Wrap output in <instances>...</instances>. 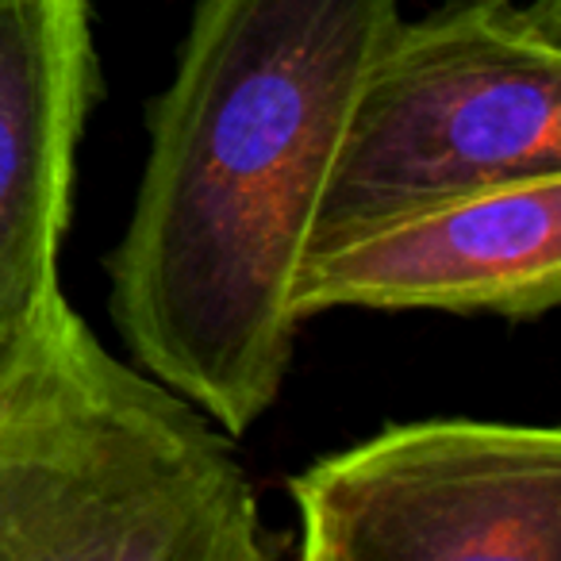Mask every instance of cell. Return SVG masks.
<instances>
[{"instance_id": "obj_6", "label": "cell", "mask_w": 561, "mask_h": 561, "mask_svg": "<svg viewBox=\"0 0 561 561\" xmlns=\"http://www.w3.org/2000/svg\"><path fill=\"white\" fill-rule=\"evenodd\" d=\"M93 96L89 0H0V389L66 305L58 247Z\"/></svg>"}, {"instance_id": "obj_5", "label": "cell", "mask_w": 561, "mask_h": 561, "mask_svg": "<svg viewBox=\"0 0 561 561\" xmlns=\"http://www.w3.org/2000/svg\"><path fill=\"white\" fill-rule=\"evenodd\" d=\"M561 300V173L443 196L308 250L297 320L331 308H443L535 320Z\"/></svg>"}, {"instance_id": "obj_4", "label": "cell", "mask_w": 561, "mask_h": 561, "mask_svg": "<svg viewBox=\"0 0 561 561\" xmlns=\"http://www.w3.org/2000/svg\"><path fill=\"white\" fill-rule=\"evenodd\" d=\"M305 561H558L561 435L431 420L293 477Z\"/></svg>"}, {"instance_id": "obj_1", "label": "cell", "mask_w": 561, "mask_h": 561, "mask_svg": "<svg viewBox=\"0 0 561 561\" xmlns=\"http://www.w3.org/2000/svg\"><path fill=\"white\" fill-rule=\"evenodd\" d=\"M397 20L400 0H196L150 104L112 316L135 358L231 435L285 381L323 185Z\"/></svg>"}, {"instance_id": "obj_3", "label": "cell", "mask_w": 561, "mask_h": 561, "mask_svg": "<svg viewBox=\"0 0 561 561\" xmlns=\"http://www.w3.org/2000/svg\"><path fill=\"white\" fill-rule=\"evenodd\" d=\"M561 173V0L397 20L354 96L312 247L443 196Z\"/></svg>"}, {"instance_id": "obj_2", "label": "cell", "mask_w": 561, "mask_h": 561, "mask_svg": "<svg viewBox=\"0 0 561 561\" xmlns=\"http://www.w3.org/2000/svg\"><path fill=\"white\" fill-rule=\"evenodd\" d=\"M247 473L196 404L70 305L0 389V561H262Z\"/></svg>"}]
</instances>
